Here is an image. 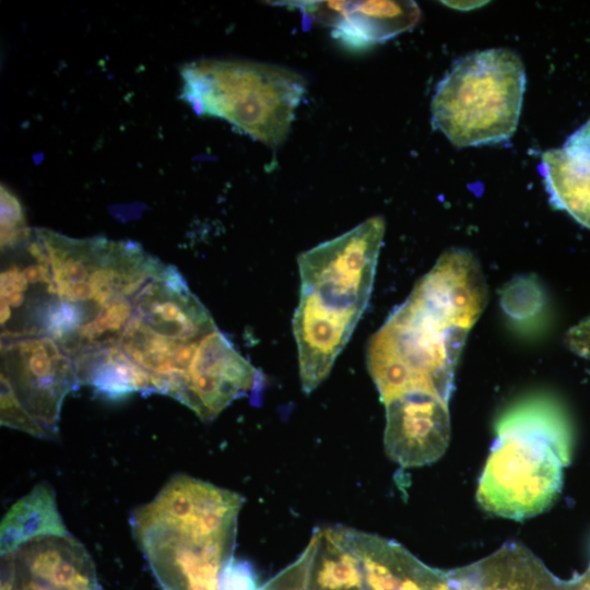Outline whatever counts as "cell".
I'll list each match as a JSON object with an SVG mask.
<instances>
[{
    "label": "cell",
    "instance_id": "cell-1",
    "mask_svg": "<svg viewBox=\"0 0 590 590\" xmlns=\"http://www.w3.org/2000/svg\"><path fill=\"white\" fill-rule=\"evenodd\" d=\"M385 227L384 217H369L297 258L293 332L306 393L329 375L368 304Z\"/></svg>",
    "mask_w": 590,
    "mask_h": 590
},
{
    "label": "cell",
    "instance_id": "cell-2",
    "mask_svg": "<svg viewBox=\"0 0 590 590\" xmlns=\"http://www.w3.org/2000/svg\"><path fill=\"white\" fill-rule=\"evenodd\" d=\"M243 502L235 492L179 474L134 511V539L163 590H220Z\"/></svg>",
    "mask_w": 590,
    "mask_h": 590
},
{
    "label": "cell",
    "instance_id": "cell-3",
    "mask_svg": "<svg viewBox=\"0 0 590 590\" xmlns=\"http://www.w3.org/2000/svg\"><path fill=\"white\" fill-rule=\"evenodd\" d=\"M495 428L476 491L480 506L514 520L544 511L560 492L569 459L564 412L548 397L532 396L508 408Z\"/></svg>",
    "mask_w": 590,
    "mask_h": 590
},
{
    "label": "cell",
    "instance_id": "cell-4",
    "mask_svg": "<svg viewBox=\"0 0 590 590\" xmlns=\"http://www.w3.org/2000/svg\"><path fill=\"white\" fill-rule=\"evenodd\" d=\"M180 78V98L197 115L224 119L270 148L285 140L306 91L294 70L249 60L192 61Z\"/></svg>",
    "mask_w": 590,
    "mask_h": 590
},
{
    "label": "cell",
    "instance_id": "cell-5",
    "mask_svg": "<svg viewBox=\"0 0 590 590\" xmlns=\"http://www.w3.org/2000/svg\"><path fill=\"white\" fill-rule=\"evenodd\" d=\"M524 86V66L516 51L469 54L436 86L433 125L458 148L504 142L517 129Z\"/></svg>",
    "mask_w": 590,
    "mask_h": 590
},
{
    "label": "cell",
    "instance_id": "cell-6",
    "mask_svg": "<svg viewBox=\"0 0 590 590\" xmlns=\"http://www.w3.org/2000/svg\"><path fill=\"white\" fill-rule=\"evenodd\" d=\"M468 332L445 324L409 296L367 345V368L381 401L424 392L448 402Z\"/></svg>",
    "mask_w": 590,
    "mask_h": 590
},
{
    "label": "cell",
    "instance_id": "cell-7",
    "mask_svg": "<svg viewBox=\"0 0 590 590\" xmlns=\"http://www.w3.org/2000/svg\"><path fill=\"white\" fill-rule=\"evenodd\" d=\"M79 384L70 357L48 337L1 340V424L55 437L61 404Z\"/></svg>",
    "mask_w": 590,
    "mask_h": 590
},
{
    "label": "cell",
    "instance_id": "cell-8",
    "mask_svg": "<svg viewBox=\"0 0 590 590\" xmlns=\"http://www.w3.org/2000/svg\"><path fill=\"white\" fill-rule=\"evenodd\" d=\"M305 24L331 28V35L352 50H363L412 30L421 17L414 1H292Z\"/></svg>",
    "mask_w": 590,
    "mask_h": 590
},
{
    "label": "cell",
    "instance_id": "cell-9",
    "mask_svg": "<svg viewBox=\"0 0 590 590\" xmlns=\"http://www.w3.org/2000/svg\"><path fill=\"white\" fill-rule=\"evenodd\" d=\"M260 381L259 370L216 329L201 342L179 401L202 421H211Z\"/></svg>",
    "mask_w": 590,
    "mask_h": 590
},
{
    "label": "cell",
    "instance_id": "cell-10",
    "mask_svg": "<svg viewBox=\"0 0 590 590\" xmlns=\"http://www.w3.org/2000/svg\"><path fill=\"white\" fill-rule=\"evenodd\" d=\"M384 444L391 460L404 468L438 460L449 444L448 402L429 393L410 392L384 403Z\"/></svg>",
    "mask_w": 590,
    "mask_h": 590
},
{
    "label": "cell",
    "instance_id": "cell-11",
    "mask_svg": "<svg viewBox=\"0 0 590 590\" xmlns=\"http://www.w3.org/2000/svg\"><path fill=\"white\" fill-rule=\"evenodd\" d=\"M410 296L451 328L469 331L487 302L480 263L467 249L445 251Z\"/></svg>",
    "mask_w": 590,
    "mask_h": 590
},
{
    "label": "cell",
    "instance_id": "cell-12",
    "mask_svg": "<svg viewBox=\"0 0 590 590\" xmlns=\"http://www.w3.org/2000/svg\"><path fill=\"white\" fill-rule=\"evenodd\" d=\"M367 590H450L448 570L421 562L401 544L347 528Z\"/></svg>",
    "mask_w": 590,
    "mask_h": 590
},
{
    "label": "cell",
    "instance_id": "cell-13",
    "mask_svg": "<svg viewBox=\"0 0 590 590\" xmlns=\"http://www.w3.org/2000/svg\"><path fill=\"white\" fill-rule=\"evenodd\" d=\"M450 590H565L567 580L553 575L526 546L508 542L470 565L448 570Z\"/></svg>",
    "mask_w": 590,
    "mask_h": 590
},
{
    "label": "cell",
    "instance_id": "cell-14",
    "mask_svg": "<svg viewBox=\"0 0 590 590\" xmlns=\"http://www.w3.org/2000/svg\"><path fill=\"white\" fill-rule=\"evenodd\" d=\"M5 555L52 590L101 589L92 557L70 533L38 536Z\"/></svg>",
    "mask_w": 590,
    "mask_h": 590
},
{
    "label": "cell",
    "instance_id": "cell-15",
    "mask_svg": "<svg viewBox=\"0 0 590 590\" xmlns=\"http://www.w3.org/2000/svg\"><path fill=\"white\" fill-rule=\"evenodd\" d=\"M295 564L300 590H367L345 527L316 529Z\"/></svg>",
    "mask_w": 590,
    "mask_h": 590
},
{
    "label": "cell",
    "instance_id": "cell-16",
    "mask_svg": "<svg viewBox=\"0 0 590 590\" xmlns=\"http://www.w3.org/2000/svg\"><path fill=\"white\" fill-rule=\"evenodd\" d=\"M551 203L590 228V160L564 148L551 149L539 166Z\"/></svg>",
    "mask_w": 590,
    "mask_h": 590
},
{
    "label": "cell",
    "instance_id": "cell-17",
    "mask_svg": "<svg viewBox=\"0 0 590 590\" xmlns=\"http://www.w3.org/2000/svg\"><path fill=\"white\" fill-rule=\"evenodd\" d=\"M48 534L66 535L69 532L58 511L54 489L44 482L20 498L4 515L0 527L1 555Z\"/></svg>",
    "mask_w": 590,
    "mask_h": 590
},
{
    "label": "cell",
    "instance_id": "cell-18",
    "mask_svg": "<svg viewBox=\"0 0 590 590\" xmlns=\"http://www.w3.org/2000/svg\"><path fill=\"white\" fill-rule=\"evenodd\" d=\"M500 306L516 330L530 334L538 331L544 321L546 298L535 276L522 275L504 286Z\"/></svg>",
    "mask_w": 590,
    "mask_h": 590
},
{
    "label": "cell",
    "instance_id": "cell-19",
    "mask_svg": "<svg viewBox=\"0 0 590 590\" xmlns=\"http://www.w3.org/2000/svg\"><path fill=\"white\" fill-rule=\"evenodd\" d=\"M1 249L10 248L26 239L33 229L26 225L17 197L1 184Z\"/></svg>",
    "mask_w": 590,
    "mask_h": 590
},
{
    "label": "cell",
    "instance_id": "cell-20",
    "mask_svg": "<svg viewBox=\"0 0 590 590\" xmlns=\"http://www.w3.org/2000/svg\"><path fill=\"white\" fill-rule=\"evenodd\" d=\"M220 590H261V587L251 566L233 558L222 574Z\"/></svg>",
    "mask_w": 590,
    "mask_h": 590
},
{
    "label": "cell",
    "instance_id": "cell-21",
    "mask_svg": "<svg viewBox=\"0 0 590 590\" xmlns=\"http://www.w3.org/2000/svg\"><path fill=\"white\" fill-rule=\"evenodd\" d=\"M1 557V590H52L28 576L9 555Z\"/></svg>",
    "mask_w": 590,
    "mask_h": 590
},
{
    "label": "cell",
    "instance_id": "cell-22",
    "mask_svg": "<svg viewBox=\"0 0 590 590\" xmlns=\"http://www.w3.org/2000/svg\"><path fill=\"white\" fill-rule=\"evenodd\" d=\"M566 342L573 352L590 361V316L567 332Z\"/></svg>",
    "mask_w": 590,
    "mask_h": 590
},
{
    "label": "cell",
    "instance_id": "cell-23",
    "mask_svg": "<svg viewBox=\"0 0 590 590\" xmlns=\"http://www.w3.org/2000/svg\"><path fill=\"white\" fill-rule=\"evenodd\" d=\"M563 148L590 160V118L569 135Z\"/></svg>",
    "mask_w": 590,
    "mask_h": 590
},
{
    "label": "cell",
    "instance_id": "cell-24",
    "mask_svg": "<svg viewBox=\"0 0 590 590\" xmlns=\"http://www.w3.org/2000/svg\"><path fill=\"white\" fill-rule=\"evenodd\" d=\"M444 3L447 4V5H450L452 8L460 9V10H469V9L477 8V7L482 5V3H486V2H479V1H476V2H471V1H468V2H457V1L450 2V1H446Z\"/></svg>",
    "mask_w": 590,
    "mask_h": 590
}]
</instances>
